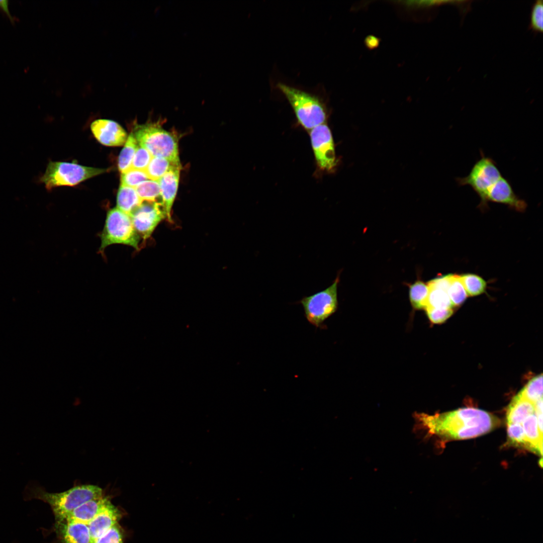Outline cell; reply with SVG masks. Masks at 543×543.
I'll use <instances>...</instances> for the list:
<instances>
[{
	"label": "cell",
	"instance_id": "1",
	"mask_svg": "<svg viewBox=\"0 0 543 543\" xmlns=\"http://www.w3.org/2000/svg\"><path fill=\"white\" fill-rule=\"evenodd\" d=\"M413 416L416 432L443 440L476 437L494 430L500 423L494 415L471 407L433 415L416 412Z\"/></svg>",
	"mask_w": 543,
	"mask_h": 543
},
{
	"label": "cell",
	"instance_id": "2",
	"mask_svg": "<svg viewBox=\"0 0 543 543\" xmlns=\"http://www.w3.org/2000/svg\"><path fill=\"white\" fill-rule=\"evenodd\" d=\"M105 495L102 488L92 484L76 485L59 493L48 492L40 487L33 491L34 498L48 503L54 514L55 522L63 520L83 503Z\"/></svg>",
	"mask_w": 543,
	"mask_h": 543
},
{
	"label": "cell",
	"instance_id": "3",
	"mask_svg": "<svg viewBox=\"0 0 543 543\" xmlns=\"http://www.w3.org/2000/svg\"><path fill=\"white\" fill-rule=\"evenodd\" d=\"M277 87L289 102L298 122L304 128L311 130L325 123L326 111L318 97L281 82Z\"/></svg>",
	"mask_w": 543,
	"mask_h": 543
},
{
	"label": "cell",
	"instance_id": "4",
	"mask_svg": "<svg viewBox=\"0 0 543 543\" xmlns=\"http://www.w3.org/2000/svg\"><path fill=\"white\" fill-rule=\"evenodd\" d=\"M138 143L152 156L180 162L177 141L172 133L154 124L137 126L133 133Z\"/></svg>",
	"mask_w": 543,
	"mask_h": 543
},
{
	"label": "cell",
	"instance_id": "5",
	"mask_svg": "<svg viewBox=\"0 0 543 543\" xmlns=\"http://www.w3.org/2000/svg\"><path fill=\"white\" fill-rule=\"evenodd\" d=\"M140 236L135 230L129 215L116 207L107 213L105 224L100 238V251L108 246L122 244L139 249Z\"/></svg>",
	"mask_w": 543,
	"mask_h": 543
},
{
	"label": "cell",
	"instance_id": "6",
	"mask_svg": "<svg viewBox=\"0 0 543 543\" xmlns=\"http://www.w3.org/2000/svg\"><path fill=\"white\" fill-rule=\"evenodd\" d=\"M339 282V274L327 288L304 297L297 302L302 306L308 322L317 328L325 329L324 322L337 309Z\"/></svg>",
	"mask_w": 543,
	"mask_h": 543
},
{
	"label": "cell",
	"instance_id": "7",
	"mask_svg": "<svg viewBox=\"0 0 543 543\" xmlns=\"http://www.w3.org/2000/svg\"><path fill=\"white\" fill-rule=\"evenodd\" d=\"M107 170L82 166L76 163L50 161L40 178L48 190L59 186H74Z\"/></svg>",
	"mask_w": 543,
	"mask_h": 543
},
{
	"label": "cell",
	"instance_id": "8",
	"mask_svg": "<svg viewBox=\"0 0 543 543\" xmlns=\"http://www.w3.org/2000/svg\"><path fill=\"white\" fill-rule=\"evenodd\" d=\"M480 155L469 173L465 177L456 178V181L460 186L471 187L480 198L483 206L487 203L489 189L502 175L492 158L485 156L482 150Z\"/></svg>",
	"mask_w": 543,
	"mask_h": 543
},
{
	"label": "cell",
	"instance_id": "9",
	"mask_svg": "<svg viewBox=\"0 0 543 543\" xmlns=\"http://www.w3.org/2000/svg\"><path fill=\"white\" fill-rule=\"evenodd\" d=\"M129 216L135 230L144 239L149 238L158 224L166 218L162 202L157 201L142 202Z\"/></svg>",
	"mask_w": 543,
	"mask_h": 543
},
{
	"label": "cell",
	"instance_id": "10",
	"mask_svg": "<svg viewBox=\"0 0 543 543\" xmlns=\"http://www.w3.org/2000/svg\"><path fill=\"white\" fill-rule=\"evenodd\" d=\"M311 145L318 167L329 171L336 164L334 143L330 130L325 124L319 125L310 132Z\"/></svg>",
	"mask_w": 543,
	"mask_h": 543
},
{
	"label": "cell",
	"instance_id": "11",
	"mask_svg": "<svg viewBox=\"0 0 543 543\" xmlns=\"http://www.w3.org/2000/svg\"><path fill=\"white\" fill-rule=\"evenodd\" d=\"M487 202L491 201L506 205L520 212L523 211L527 204L514 192L510 181L502 176L489 189L487 195Z\"/></svg>",
	"mask_w": 543,
	"mask_h": 543
},
{
	"label": "cell",
	"instance_id": "12",
	"mask_svg": "<svg viewBox=\"0 0 543 543\" xmlns=\"http://www.w3.org/2000/svg\"><path fill=\"white\" fill-rule=\"evenodd\" d=\"M91 130L96 138L104 145L119 146L127 140L125 131L118 123L112 120H96L91 125Z\"/></svg>",
	"mask_w": 543,
	"mask_h": 543
},
{
	"label": "cell",
	"instance_id": "13",
	"mask_svg": "<svg viewBox=\"0 0 543 543\" xmlns=\"http://www.w3.org/2000/svg\"><path fill=\"white\" fill-rule=\"evenodd\" d=\"M122 517L121 511L110 499L100 512L87 523L93 543L118 523Z\"/></svg>",
	"mask_w": 543,
	"mask_h": 543
},
{
	"label": "cell",
	"instance_id": "14",
	"mask_svg": "<svg viewBox=\"0 0 543 543\" xmlns=\"http://www.w3.org/2000/svg\"><path fill=\"white\" fill-rule=\"evenodd\" d=\"M54 527L61 543H93L87 524L63 520Z\"/></svg>",
	"mask_w": 543,
	"mask_h": 543
},
{
	"label": "cell",
	"instance_id": "15",
	"mask_svg": "<svg viewBox=\"0 0 543 543\" xmlns=\"http://www.w3.org/2000/svg\"><path fill=\"white\" fill-rule=\"evenodd\" d=\"M180 169V165L173 167L157 180L161 202L169 222H172L171 211L177 191Z\"/></svg>",
	"mask_w": 543,
	"mask_h": 543
},
{
	"label": "cell",
	"instance_id": "16",
	"mask_svg": "<svg viewBox=\"0 0 543 543\" xmlns=\"http://www.w3.org/2000/svg\"><path fill=\"white\" fill-rule=\"evenodd\" d=\"M109 500L108 496L104 495L87 501L70 512L63 520L87 524L100 512Z\"/></svg>",
	"mask_w": 543,
	"mask_h": 543
},
{
	"label": "cell",
	"instance_id": "17",
	"mask_svg": "<svg viewBox=\"0 0 543 543\" xmlns=\"http://www.w3.org/2000/svg\"><path fill=\"white\" fill-rule=\"evenodd\" d=\"M535 413V403L519 394L515 396L509 405L506 413L507 425L521 424L530 415Z\"/></svg>",
	"mask_w": 543,
	"mask_h": 543
},
{
	"label": "cell",
	"instance_id": "18",
	"mask_svg": "<svg viewBox=\"0 0 543 543\" xmlns=\"http://www.w3.org/2000/svg\"><path fill=\"white\" fill-rule=\"evenodd\" d=\"M527 449L542 456V434L538 428L535 413L529 415L521 423Z\"/></svg>",
	"mask_w": 543,
	"mask_h": 543
},
{
	"label": "cell",
	"instance_id": "19",
	"mask_svg": "<svg viewBox=\"0 0 543 543\" xmlns=\"http://www.w3.org/2000/svg\"><path fill=\"white\" fill-rule=\"evenodd\" d=\"M141 203L135 188L121 185L117 196V208L130 215Z\"/></svg>",
	"mask_w": 543,
	"mask_h": 543
},
{
	"label": "cell",
	"instance_id": "20",
	"mask_svg": "<svg viewBox=\"0 0 543 543\" xmlns=\"http://www.w3.org/2000/svg\"><path fill=\"white\" fill-rule=\"evenodd\" d=\"M409 287V299L412 307L415 310L425 309L429 290L427 283L417 280Z\"/></svg>",
	"mask_w": 543,
	"mask_h": 543
},
{
	"label": "cell",
	"instance_id": "21",
	"mask_svg": "<svg viewBox=\"0 0 543 543\" xmlns=\"http://www.w3.org/2000/svg\"><path fill=\"white\" fill-rule=\"evenodd\" d=\"M180 165V162H174L166 158L152 156L145 171L148 178L158 180L171 168Z\"/></svg>",
	"mask_w": 543,
	"mask_h": 543
},
{
	"label": "cell",
	"instance_id": "22",
	"mask_svg": "<svg viewBox=\"0 0 543 543\" xmlns=\"http://www.w3.org/2000/svg\"><path fill=\"white\" fill-rule=\"evenodd\" d=\"M138 142L133 133L127 138L118 158V168L121 172H124L131 168L132 160L138 147Z\"/></svg>",
	"mask_w": 543,
	"mask_h": 543
},
{
	"label": "cell",
	"instance_id": "23",
	"mask_svg": "<svg viewBox=\"0 0 543 543\" xmlns=\"http://www.w3.org/2000/svg\"><path fill=\"white\" fill-rule=\"evenodd\" d=\"M428 287L429 290L425 308L452 309L454 306L446 291L429 286Z\"/></svg>",
	"mask_w": 543,
	"mask_h": 543
},
{
	"label": "cell",
	"instance_id": "24",
	"mask_svg": "<svg viewBox=\"0 0 543 543\" xmlns=\"http://www.w3.org/2000/svg\"><path fill=\"white\" fill-rule=\"evenodd\" d=\"M518 394L533 403L542 398V375L530 380Z\"/></svg>",
	"mask_w": 543,
	"mask_h": 543
},
{
	"label": "cell",
	"instance_id": "25",
	"mask_svg": "<svg viewBox=\"0 0 543 543\" xmlns=\"http://www.w3.org/2000/svg\"><path fill=\"white\" fill-rule=\"evenodd\" d=\"M446 292L453 306L461 305L468 296L460 276L456 275H451Z\"/></svg>",
	"mask_w": 543,
	"mask_h": 543
},
{
	"label": "cell",
	"instance_id": "26",
	"mask_svg": "<svg viewBox=\"0 0 543 543\" xmlns=\"http://www.w3.org/2000/svg\"><path fill=\"white\" fill-rule=\"evenodd\" d=\"M135 189L142 202H156L160 197V188L157 180H145Z\"/></svg>",
	"mask_w": 543,
	"mask_h": 543
},
{
	"label": "cell",
	"instance_id": "27",
	"mask_svg": "<svg viewBox=\"0 0 543 543\" xmlns=\"http://www.w3.org/2000/svg\"><path fill=\"white\" fill-rule=\"evenodd\" d=\"M465 289L469 296L480 295L486 290V283L480 277L474 274H467L460 276Z\"/></svg>",
	"mask_w": 543,
	"mask_h": 543
},
{
	"label": "cell",
	"instance_id": "28",
	"mask_svg": "<svg viewBox=\"0 0 543 543\" xmlns=\"http://www.w3.org/2000/svg\"><path fill=\"white\" fill-rule=\"evenodd\" d=\"M529 29L536 33L543 32V2L541 0L536 1L532 6Z\"/></svg>",
	"mask_w": 543,
	"mask_h": 543
},
{
	"label": "cell",
	"instance_id": "29",
	"mask_svg": "<svg viewBox=\"0 0 543 543\" xmlns=\"http://www.w3.org/2000/svg\"><path fill=\"white\" fill-rule=\"evenodd\" d=\"M148 178L145 170L130 168L122 173L121 185L135 188Z\"/></svg>",
	"mask_w": 543,
	"mask_h": 543
},
{
	"label": "cell",
	"instance_id": "30",
	"mask_svg": "<svg viewBox=\"0 0 543 543\" xmlns=\"http://www.w3.org/2000/svg\"><path fill=\"white\" fill-rule=\"evenodd\" d=\"M507 442L510 445L527 449V444L521 424L507 425Z\"/></svg>",
	"mask_w": 543,
	"mask_h": 543
},
{
	"label": "cell",
	"instance_id": "31",
	"mask_svg": "<svg viewBox=\"0 0 543 543\" xmlns=\"http://www.w3.org/2000/svg\"><path fill=\"white\" fill-rule=\"evenodd\" d=\"M94 543H124V534L118 523L97 538Z\"/></svg>",
	"mask_w": 543,
	"mask_h": 543
},
{
	"label": "cell",
	"instance_id": "32",
	"mask_svg": "<svg viewBox=\"0 0 543 543\" xmlns=\"http://www.w3.org/2000/svg\"><path fill=\"white\" fill-rule=\"evenodd\" d=\"M152 156L145 148L138 145L133 157L131 168L145 170L148 165Z\"/></svg>",
	"mask_w": 543,
	"mask_h": 543
},
{
	"label": "cell",
	"instance_id": "33",
	"mask_svg": "<svg viewBox=\"0 0 543 543\" xmlns=\"http://www.w3.org/2000/svg\"><path fill=\"white\" fill-rule=\"evenodd\" d=\"M425 310L430 321L434 324H440L444 322L453 313V310L451 308L436 309L426 308Z\"/></svg>",
	"mask_w": 543,
	"mask_h": 543
},
{
	"label": "cell",
	"instance_id": "34",
	"mask_svg": "<svg viewBox=\"0 0 543 543\" xmlns=\"http://www.w3.org/2000/svg\"><path fill=\"white\" fill-rule=\"evenodd\" d=\"M9 6V1L0 0V10L5 14V15L8 18L9 21L12 24H15V20L14 17L11 14Z\"/></svg>",
	"mask_w": 543,
	"mask_h": 543
}]
</instances>
